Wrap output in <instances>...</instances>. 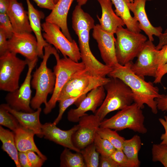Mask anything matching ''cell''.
<instances>
[{"mask_svg": "<svg viewBox=\"0 0 167 167\" xmlns=\"http://www.w3.org/2000/svg\"><path fill=\"white\" fill-rule=\"evenodd\" d=\"M131 62L124 65L118 64L112 67L107 75L122 80L131 90L134 102L142 109L144 104L147 105L152 112L156 114L158 109L155 99L160 97L161 94H159L158 88L153 83L146 81L144 78L139 76L132 71L131 68Z\"/></svg>", "mask_w": 167, "mask_h": 167, "instance_id": "cell-1", "label": "cell"}, {"mask_svg": "<svg viewBox=\"0 0 167 167\" xmlns=\"http://www.w3.org/2000/svg\"><path fill=\"white\" fill-rule=\"evenodd\" d=\"M43 60L39 67L32 75L31 86L36 91L32 99L30 105L34 110L40 107L42 104L45 106L47 103V97L53 93L55 85L56 76L54 71L48 67L47 62L51 54L57 52V49L49 44L44 47Z\"/></svg>", "mask_w": 167, "mask_h": 167, "instance_id": "cell-2", "label": "cell"}, {"mask_svg": "<svg viewBox=\"0 0 167 167\" xmlns=\"http://www.w3.org/2000/svg\"><path fill=\"white\" fill-rule=\"evenodd\" d=\"M109 78L104 86L107 92L105 98L94 113L101 121L109 113L123 109L134 102L132 91L126 84L118 78Z\"/></svg>", "mask_w": 167, "mask_h": 167, "instance_id": "cell-3", "label": "cell"}, {"mask_svg": "<svg viewBox=\"0 0 167 167\" xmlns=\"http://www.w3.org/2000/svg\"><path fill=\"white\" fill-rule=\"evenodd\" d=\"M144 119L142 109L134 102L119 110L110 118L104 119L101 122L100 127L116 131L128 129L145 134L147 132V129L144 124Z\"/></svg>", "mask_w": 167, "mask_h": 167, "instance_id": "cell-4", "label": "cell"}, {"mask_svg": "<svg viewBox=\"0 0 167 167\" xmlns=\"http://www.w3.org/2000/svg\"><path fill=\"white\" fill-rule=\"evenodd\" d=\"M115 34L117 59L119 64L124 65L137 57L147 38L140 32H132L123 26L118 27Z\"/></svg>", "mask_w": 167, "mask_h": 167, "instance_id": "cell-5", "label": "cell"}, {"mask_svg": "<svg viewBox=\"0 0 167 167\" xmlns=\"http://www.w3.org/2000/svg\"><path fill=\"white\" fill-rule=\"evenodd\" d=\"M54 55L56 61V64L54 67L55 83L52 96L43 109L45 114L49 113L55 107L62 88L71 76L77 71L85 68L82 62H76L67 57L61 58L58 53Z\"/></svg>", "mask_w": 167, "mask_h": 167, "instance_id": "cell-6", "label": "cell"}, {"mask_svg": "<svg viewBox=\"0 0 167 167\" xmlns=\"http://www.w3.org/2000/svg\"><path fill=\"white\" fill-rule=\"evenodd\" d=\"M16 54L9 51L0 56V89L11 92L19 87L20 75L28 60L18 58Z\"/></svg>", "mask_w": 167, "mask_h": 167, "instance_id": "cell-7", "label": "cell"}, {"mask_svg": "<svg viewBox=\"0 0 167 167\" xmlns=\"http://www.w3.org/2000/svg\"><path fill=\"white\" fill-rule=\"evenodd\" d=\"M44 38L49 44L53 45L61 53L64 57H67L78 62L81 59L79 48L76 41H69L57 25L45 22L41 24Z\"/></svg>", "mask_w": 167, "mask_h": 167, "instance_id": "cell-8", "label": "cell"}, {"mask_svg": "<svg viewBox=\"0 0 167 167\" xmlns=\"http://www.w3.org/2000/svg\"><path fill=\"white\" fill-rule=\"evenodd\" d=\"M38 58L33 61L28 60V70L25 79L19 87L13 92H9L5 99L12 109L27 113L35 111L30 105L32 96L31 81L32 71L38 61Z\"/></svg>", "mask_w": 167, "mask_h": 167, "instance_id": "cell-9", "label": "cell"}, {"mask_svg": "<svg viewBox=\"0 0 167 167\" xmlns=\"http://www.w3.org/2000/svg\"><path fill=\"white\" fill-rule=\"evenodd\" d=\"M152 42L149 40L147 41L138 54L135 62H131L132 71L143 78L145 76L155 78L158 69L157 58L158 50Z\"/></svg>", "mask_w": 167, "mask_h": 167, "instance_id": "cell-10", "label": "cell"}, {"mask_svg": "<svg viewBox=\"0 0 167 167\" xmlns=\"http://www.w3.org/2000/svg\"><path fill=\"white\" fill-rule=\"evenodd\" d=\"M89 32L84 30L77 35L81 59L92 76L105 78L112 71V67L99 62L92 54L89 45Z\"/></svg>", "mask_w": 167, "mask_h": 167, "instance_id": "cell-11", "label": "cell"}, {"mask_svg": "<svg viewBox=\"0 0 167 167\" xmlns=\"http://www.w3.org/2000/svg\"><path fill=\"white\" fill-rule=\"evenodd\" d=\"M101 121L95 114L86 113L78 122L79 127L73 135L74 146L80 150L94 142L95 136Z\"/></svg>", "mask_w": 167, "mask_h": 167, "instance_id": "cell-12", "label": "cell"}, {"mask_svg": "<svg viewBox=\"0 0 167 167\" xmlns=\"http://www.w3.org/2000/svg\"><path fill=\"white\" fill-rule=\"evenodd\" d=\"M105 91L103 85L98 86L91 90L76 108L71 109L68 112V120L71 122H78L80 118L85 114L86 112L91 111L95 113L105 98Z\"/></svg>", "mask_w": 167, "mask_h": 167, "instance_id": "cell-13", "label": "cell"}, {"mask_svg": "<svg viewBox=\"0 0 167 167\" xmlns=\"http://www.w3.org/2000/svg\"><path fill=\"white\" fill-rule=\"evenodd\" d=\"M8 41L9 51L19 54L30 61L38 58L37 40L31 33H14Z\"/></svg>", "mask_w": 167, "mask_h": 167, "instance_id": "cell-14", "label": "cell"}, {"mask_svg": "<svg viewBox=\"0 0 167 167\" xmlns=\"http://www.w3.org/2000/svg\"><path fill=\"white\" fill-rule=\"evenodd\" d=\"M92 36L97 43L105 64L112 67L118 64L115 53L116 38L114 34L103 30L100 24H97L93 29Z\"/></svg>", "mask_w": 167, "mask_h": 167, "instance_id": "cell-15", "label": "cell"}, {"mask_svg": "<svg viewBox=\"0 0 167 167\" xmlns=\"http://www.w3.org/2000/svg\"><path fill=\"white\" fill-rule=\"evenodd\" d=\"M79 127L78 124L69 130H63L53 122H47L42 125V130L45 139L76 152H80V150L74 146L72 140V136Z\"/></svg>", "mask_w": 167, "mask_h": 167, "instance_id": "cell-16", "label": "cell"}, {"mask_svg": "<svg viewBox=\"0 0 167 167\" xmlns=\"http://www.w3.org/2000/svg\"><path fill=\"white\" fill-rule=\"evenodd\" d=\"M146 0H133L128 4L130 11L134 14V17L139 22V26L148 36L149 40L154 41L153 36L159 37L162 33L161 27H155L150 22L145 10Z\"/></svg>", "mask_w": 167, "mask_h": 167, "instance_id": "cell-17", "label": "cell"}, {"mask_svg": "<svg viewBox=\"0 0 167 167\" xmlns=\"http://www.w3.org/2000/svg\"><path fill=\"white\" fill-rule=\"evenodd\" d=\"M11 22L14 33H31L28 12L22 3L17 0H10L9 7L6 13Z\"/></svg>", "mask_w": 167, "mask_h": 167, "instance_id": "cell-18", "label": "cell"}, {"mask_svg": "<svg viewBox=\"0 0 167 167\" xmlns=\"http://www.w3.org/2000/svg\"><path fill=\"white\" fill-rule=\"evenodd\" d=\"M74 0H58L50 14L45 18V22L54 24L59 26L67 38L72 39L67 25V16L70 8Z\"/></svg>", "mask_w": 167, "mask_h": 167, "instance_id": "cell-19", "label": "cell"}, {"mask_svg": "<svg viewBox=\"0 0 167 167\" xmlns=\"http://www.w3.org/2000/svg\"><path fill=\"white\" fill-rule=\"evenodd\" d=\"M0 105L7 109L16 118L19 124L23 127L33 131L38 137H44L42 130V125L40 120L41 108L40 107L32 113L18 111L11 108L7 103Z\"/></svg>", "mask_w": 167, "mask_h": 167, "instance_id": "cell-20", "label": "cell"}, {"mask_svg": "<svg viewBox=\"0 0 167 167\" xmlns=\"http://www.w3.org/2000/svg\"><path fill=\"white\" fill-rule=\"evenodd\" d=\"M97 1L102 10L101 17L100 18L97 15L101 28L105 31L114 34L118 27L124 26V22L113 11L111 0Z\"/></svg>", "mask_w": 167, "mask_h": 167, "instance_id": "cell-21", "label": "cell"}, {"mask_svg": "<svg viewBox=\"0 0 167 167\" xmlns=\"http://www.w3.org/2000/svg\"><path fill=\"white\" fill-rule=\"evenodd\" d=\"M26 1L28 6L30 24L38 43V57L42 58L44 54L43 48L49 44L44 38L42 33L41 20L44 18L45 15L42 12L35 8L29 0Z\"/></svg>", "mask_w": 167, "mask_h": 167, "instance_id": "cell-22", "label": "cell"}, {"mask_svg": "<svg viewBox=\"0 0 167 167\" xmlns=\"http://www.w3.org/2000/svg\"><path fill=\"white\" fill-rule=\"evenodd\" d=\"M14 132L16 146L19 152L32 151L45 161L47 160V157L42 153L35 144L34 139L35 134L33 131L20 125Z\"/></svg>", "mask_w": 167, "mask_h": 167, "instance_id": "cell-23", "label": "cell"}, {"mask_svg": "<svg viewBox=\"0 0 167 167\" xmlns=\"http://www.w3.org/2000/svg\"><path fill=\"white\" fill-rule=\"evenodd\" d=\"M115 8L116 14L123 20L126 28L135 32H140L139 23L132 17L130 12L128 4L131 0H111Z\"/></svg>", "mask_w": 167, "mask_h": 167, "instance_id": "cell-24", "label": "cell"}, {"mask_svg": "<svg viewBox=\"0 0 167 167\" xmlns=\"http://www.w3.org/2000/svg\"><path fill=\"white\" fill-rule=\"evenodd\" d=\"M72 21V28L77 35L84 30L90 31L95 25L92 17L85 12L81 6L78 5L75 6L73 11Z\"/></svg>", "mask_w": 167, "mask_h": 167, "instance_id": "cell-25", "label": "cell"}, {"mask_svg": "<svg viewBox=\"0 0 167 167\" xmlns=\"http://www.w3.org/2000/svg\"><path fill=\"white\" fill-rule=\"evenodd\" d=\"M0 140L2 143V149L14 161L17 167H21L18 160L19 151L15 144L14 132L4 128L1 125Z\"/></svg>", "mask_w": 167, "mask_h": 167, "instance_id": "cell-26", "label": "cell"}, {"mask_svg": "<svg viewBox=\"0 0 167 167\" xmlns=\"http://www.w3.org/2000/svg\"><path fill=\"white\" fill-rule=\"evenodd\" d=\"M141 143V138L137 135H134L130 139H125L123 143L122 150L135 167H139L140 165L138 153Z\"/></svg>", "mask_w": 167, "mask_h": 167, "instance_id": "cell-27", "label": "cell"}, {"mask_svg": "<svg viewBox=\"0 0 167 167\" xmlns=\"http://www.w3.org/2000/svg\"><path fill=\"white\" fill-rule=\"evenodd\" d=\"M65 148L60 156V167H86L83 156L80 152L73 153Z\"/></svg>", "mask_w": 167, "mask_h": 167, "instance_id": "cell-28", "label": "cell"}, {"mask_svg": "<svg viewBox=\"0 0 167 167\" xmlns=\"http://www.w3.org/2000/svg\"><path fill=\"white\" fill-rule=\"evenodd\" d=\"M97 133L101 137L110 142L117 149H122L123 143L125 139L120 136L116 131L100 127Z\"/></svg>", "mask_w": 167, "mask_h": 167, "instance_id": "cell-29", "label": "cell"}, {"mask_svg": "<svg viewBox=\"0 0 167 167\" xmlns=\"http://www.w3.org/2000/svg\"><path fill=\"white\" fill-rule=\"evenodd\" d=\"M86 167H97L99 164V153L94 143L80 150Z\"/></svg>", "mask_w": 167, "mask_h": 167, "instance_id": "cell-30", "label": "cell"}, {"mask_svg": "<svg viewBox=\"0 0 167 167\" xmlns=\"http://www.w3.org/2000/svg\"><path fill=\"white\" fill-rule=\"evenodd\" d=\"M93 143L97 151L101 156H111L116 150L110 142L101 137L97 133L95 135Z\"/></svg>", "mask_w": 167, "mask_h": 167, "instance_id": "cell-31", "label": "cell"}, {"mask_svg": "<svg viewBox=\"0 0 167 167\" xmlns=\"http://www.w3.org/2000/svg\"><path fill=\"white\" fill-rule=\"evenodd\" d=\"M0 124L7 127L13 132L20 125L15 117L7 109L0 105Z\"/></svg>", "mask_w": 167, "mask_h": 167, "instance_id": "cell-32", "label": "cell"}, {"mask_svg": "<svg viewBox=\"0 0 167 167\" xmlns=\"http://www.w3.org/2000/svg\"><path fill=\"white\" fill-rule=\"evenodd\" d=\"M152 161H159L165 167H167V145L154 144L152 149Z\"/></svg>", "mask_w": 167, "mask_h": 167, "instance_id": "cell-33", "label": "cell"}, {"mask_svg": "<svg viewBox=\"0 0 167 167\" xmlns=\"http://www.w3.org/2000/svg\"><path fill=\"white\" fill-rule=\"evenodd\" d=\"M111 157L118 164L119 167H135L122 150L116 149L111 155Z\"/></svg>", "mask_w": 167, "mask_h": 167, "instance_id": "cell-34", "label": "cell"}, {"mask_svg": "<svg viewBox=\"0 0 167 167\" xmlns=\"http://www.w3.org/2000/svg\"><path fill=\"white\" fill-rule=\"evenodd\" d=\"M0 28L5 32L7 39L11 38L14 33L11 22L6 13H0Z\"/></svg>", "mask_w": 167, "mask_h": 167, "instance_id": "cell-35", "label": "cell"}, {"mask_svg": "<svg viewBox=\"0 0 167 167\" xmlns=\"http://www.w3.org/2000/svg\"><path fill=\"white\" fill-rule=\"evenodd\" d=\"M26 152L32 167H41L45 161L33 151L29 150Z\"/></svg>", "mask_w": 167, "mask_h": 167, "instance_id": "cell-36", "label": "cell"}, {"mask_svg": "<svg viewBox=\"0 0 167 167\" xmlns=\"http://www.w3.org/2000/svg\"><path fill=\"white\" fill-rule=\"evenodd\" d=\"M7 39L5 32L0 28V56L4 55L9 51Z\"/></svg>", "mask_w": 167, "mask_h": 167, "instance_id": "cell-37", "label": "cell"}, {"mask_svg": "<svg viewBox=\"0 0 167 167\" xmlns=\"http://www.w3.org/2000/svg\"><path fill=\"white\" fill-rule=\"evenodd\" d=\"M167 63V44L158 50L157 58L158 68Z\"/></svg>", "mask_w": 167, "mask_h": 167, "instance_id": "cell-38", "label": "cell"}, {"mask_svg": "<svg viewBox=\"0 0 167 167\" xmlns=\"http://www.w3.org/2000/svg\"><path fill=\"white\" fill-rule=\"evenodd\" d=\"M99 167H119L117 162L111 156H101Z\"/></svg>", "mask_w": 167, "mask_h": 167, "instance_id": "cell-39", "label": "cell"}, {"mask_svg": "<svg viewBox=\"0 0 167 167\" xmlns=\"http://www.w3.org/2000/svg\"><path fill=\"white\" fill-rule=\"evenodd\" d=\"M155 100L157 102L158 110L163 112L167 111V94H161L160 97L156 98Z\"/></svg>", "mask_w": 167, "mask_h": 167, "instance_id": "cell-40", "label": "cell"}, {"mask_svg": "<svg viewBox=\"0 0 167 167\" xmlns=\"http://www.w3.org/2000/svg\"><path fill=\"white\" fill-rule=\"evenodd\" d=\"M39 7L52 10L55 3L53 0H33Z\"/></svg>", "mask_w": 167, "mask_h": 167, "instance_id": "cell-41", "label": "cell"}, {"mask_svg": "<svg viewBox=\"0 0 167 167\" xmlns=\"http://www.w3.org/2000/svg\"><path fill=\"white\" fill-rule=\"evenodd\" d=\"M167 73V63L158 68L154 83L155 84L160 83L163 77Z\"/></svg>", "mask_w": 167, "mask_h": 167, "instance_id": "cell-42", "label": "cell"}, {"mask_svg": "<svg viewBox=\"0 0 167 167\" xmlns=\"http://www.w3.org/2000/svg\"><path fill=\"white\" fill-rule=\"evenodd\" d=\"M18 158L21 167H32L26 152H19Z\"/></svg>", "mask_w": 167, "mask_h": 167, "instance_id": "cell-43", "label": "cell"}, {"mask_svg": "<svg viewBox=\"0 0 167 167\" xmlns=\"http://www.w3.org/2000/svg\"><path fill=\"white\" fill-rule=\"evenodd\" d=\"M164 118L159 119V122L164 127L165 131V133L162 134L161 136L160 139L162 141L160 144L167 145V116H165Z\"/></svg>", "mask_w": 167, "mask_h": 167, "instance_id": "cell-44", "label": "cell"}, {"mask_svg": "<svg viewBox=\"0 0 167 167\" xmlns=\"http://www.w3.org/2000/svg\"><path fill=\"white\" fill-rule=\"evenodd\" d=\"M159 42L156 46L157 50H160L165 45L167 44V29L163 33H162L159 37Z\"/></svg>", "mask_w": 167, "mask_h": 167, "instance_id": "cell-45", "label": "cell"}, {"mask_svg": "<svg viewBox=\"0 0 167 167\" xmlns=\"http://www.w3.org/2000/svg\"><path fill=\"white\" fill-rule=\"evenodd\" d=\"M10 0H0V13H6L9 7Z\"/></svg>", "mask_w": 167, "mask_h": 167, "instance_id": "cell-46", "label": "cell"}, {"mask_svg": "<svg viewBox=\"0 0 167 167\" xmlns=\"http://www.w3.org/2000/svg\"><path fill=\"white\" fill-rule=\"evenodd\" d=\"M88 0H76L78 5L80 6L84 5Z\"/></svg>", "mask_w": 167, "mask_h": 167, "instance_id": "cell-47", "label": "cell"}, {"mask_svg": "<svg viewBox=\"0 0 167 167\" xmlns=\"http://www.w3.org/2000/svg\"><path fill=\"white\" fill-rule=\"evenodd\" d=\"M55 3H56L58 0H53Z\"/></svg>", "mask_w": 167, "mask_h": 167, "instance_id": "cell-48", "label": "cell"}, {"mask_svg": "<svg viewBox=\"0 0 167 167\" xmlns=\"http://www.w3.org/2000/svg\"><path fill=\"white\" fill-rule=\"evenodd\" d=\"M146 1H152L153 0H146ZM131 2H132L133 1V0H131Z\"/></svg>", "mask_w": 167, "mask_h": 167, "instance_id": "cell-49", "label": "cell"}]
</instances>
